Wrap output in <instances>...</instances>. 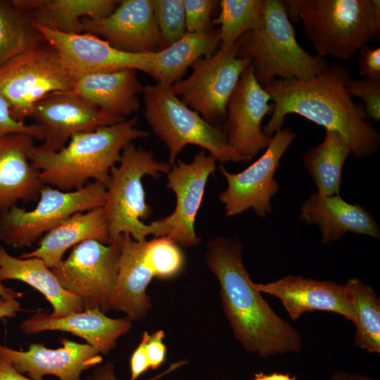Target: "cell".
I'll return each instance as SVG.
<instances>
[{
	"label": "cell",
	"mask_w": 380,
	"mask_h": 380,
	"mask_svg": "<svg viewBox=\"0 0 380 380\" xmlns=\"http://www.w3.org/2000/svg\"><path fill=\"white\" fill-rule=\"evenodd\" d=\"M350 80V70L337 61L309 80L275 79L263 87L274 102L264 134L272 137L282 129L286 115L293 113L339 133L355 158L373 156L379 149L380 134L348 94Z\"/></svg>",
	"instance_id": "1"
},
{
	"label": "cell",
	"mask_w": 380,
	"mask_h": 380,
	"mask_svg": "<svg viewBox=\"0 0 380 380\" xmlns=\"http://www.w3.org/2000/svg\"><path fill=\"white\" fill-rule=\"evenodd\" d=\"M205 263L219 281L223 310L234 335L246 351L267 357L301 350L298 331L254 288L237 239L219 236L211 239Z\"/></svg>",
	"instance_id": "2"
},
{
	"label": "cell",
	"mask_w": 380,
	"mask_h": 380,
	"mask_svg": "<svg viewBox=\"0 0 380 380\" xmlns=\"http://www.w3.org/2000/svg\"><path fill=\"white\" fill-rule=\"evenodd\" d=\"M137 116L72 137L57 152H43L33 144L28 152L44 184L63 191L83 188L90 179L106 186L110 169L120 160L123 149L150 132L137 127Z\"/></svg>",
	"instance_id": "3"
},
{
	"label": "cell",
	"mask_w": 380,
	"mask_h": 380,
	"mask_svg": "<svg viewBox=\"0 0 380 380\" xmlns=\"http://www.w3.org/2000/svg\"><path fill=\"white\" fill-rule=\"evenodd\" d=\"M265 22L235 42L236 57L252 61L258 82L265 87L279 79L309 80L326 70L325 57L311 55L299 45L284 1L264 0Z\"/></svg>",
	"instance_id": "4"
},
{
	"label": "cell",
	"mask_w": 380,
	"mask_h": 380,
	"mask_svg": "<svg viewBox=\"0 0 380 380\" xmlns=\"http://www.w3.org/2000/svg\"><path fill=\"white\" fill-rule=\"evenodd\" d=\"M170 167L168 162L158 160L153 151L133 143L123 149L119 163L110 170L102 207L110 242L123 234H129L139 242L151 234L168 236L169 227L161 219L150 224L143 222L150 217L152 209L146 202L141 180L145 175L158 178Z\"/></svg>",
	"instance_id": "5"
},
{
	"label": "cell",
	"mask_w": 380,
	"mask_h": 380,
	"mask_svg": "<svg viewBox=\"0 0 380 380\" xmlns=\"http://www.w3.org/2000/svg\"><path fill=\"white\" fill-rule=\"evenodd\" d=\"M300 20L317 55L351 60L380 37L379 0H300Z\"/></svg>",
	"instance_id": "6"
},
{
	"label": "cell",
	"mask_w": 380,
	"mask_h": 380,
	"mask_svg": "<svg viewBox=\"0 0 380 380\" xmlns=\"http://www.w3.org/2000/svg\"><path fill=\"white\" fill-rule=\"evenodd\" d=\"M142 94L145 117L153 133L167 147L170 166L189 144L208 151L221 163L250 161L231 148L226 129L205 121L198 112L186 106L172 92L171 87L159 83L146 85Z\"/></svg>",
	"instance_id": "7"
},
{
	"label": "cell",
	"mask_w": 380,
	"mask_h": 380,
	"mask_svg": "<svg viewBox=\"0 0 380 380\" xmlns=\"http://www.w3.org/2000/svg\"><path fill=\"white\" fill-rule=\"evenodd\" d=\"M75 79L44 42L0 65V94L13 118L25 122L37 102L51 93L72 91Z\"/></svg>",
	"instance_id": "8"
},
{
	"label": "cell",
	"mask_w": 380,
	"mask_h": 380,
	"mask_svg": "<svg viewBox=\"0 0 380 380\" xmlns=\"http://www.w3.org/2000/svg\"><path fill=\"white\" fill-rule=\"evenodd\" d=\"M105 201L106 186L99 182L72 191L44 184L33 210H25L15 205L2 212L0 241L13 248L30 247L70 216L103 207Z\"/></svg>",
	"instance_id": "9"
},
{
	"label": "cell",
	"mask_w": 380,
	"mask_h": 380,
	"mask_svg": "<svg viewBox=\"0 0 380 380\" xmlns=\"http://www.w3.org/2000/svg\"><path fill=\"white\" fill-rule=\"evenodd\" d=\"M122 234L109 244L87 240L73 246L59 265L50 268L61 285L77 296L83 310L106 314L118 272Z\"/></svg>",
	"instance_id": "10"
},
{
	"label": "cell",
	"mask_w": 380,
	"mask_h": 380,
	"mask_svg": "<svg viewBox=\"0 0 380 380\" xmlns=\"http://www.w3.org/2000/svg\"><path fill=\"white\" fill-rule=\"evenodd\" d=\"M234 43L226 49L200 58L191 66V75L171 86L172 92L207 122L227 117V106L243 70L252 63L236 57Z\"/></svg>",
	"instance_id": "11"
},
{
	"label": "cell",
	"mask_w": 380,
	"mask_h": 380,
	"mask_svg": "<svg viewBox=\"0 0 380 380\" xmlns=\"http://www.w3.org/2000/svg\"><path fill=\"white\" fill-rule=\"evenodd\" d=\"M296 137L290 128L279 130L271 137L265 153L240 172L231 173L220 165L227 187L220 193L219 199L224 205L227 216L238 215L249 209L261 217L272 212L271 199L279 189L274 175Z\"/></svg>",
	"instance_id": "12"
},
{
	"label": "cell",
	"mask_w": 380,
	"mask_h": 380,
	"mask_svg": "<svg viewBox=\"0 0 380 380\" xmlns=\"http://www.w3.org/2000/svg\"><path fill=\"white\" fill-rule=\"evenodd\" d=\"M30 118L43 131V143L37 148L48 153L61 151L77 134L125 120L103 111L71 91L42 98L34 106Z\"/></svg>",
	"instance_id": "13"
},
{
	"label": "cell",
	"mask_w": 380,
	"mask_h": 380,
	"mask_svg": "<svg viewBox=\"0 0 380 380\" xmlns=\"http://www.w3.org/2000/svg\"><path fill=\"white\" fill-rule=\"evenodd\" d=\"M270 96L258 82L250 64L242 72L227 106L229 145L240 156L252 160L266 149L271 137L262 130L264 117L272 113Z\"/></svg>",
	"instance_id": "14"
},
{
	"label": "cell",
	"mask_w": 380,
	"mask_h": 380,
	"mask_svg": "<svg viewBox=\"0 0 380 380\" xmlns=\"http://www.w3.org/2000/svg\"><path fill=\"white\" fill-rule=\"evenodd\" d=\"M217 162L202 149L191 163L178 159L167 173V186L176 196V205L170 215L160 219L169 227L167 237L179 246L192 247L200 242L195 232V220Z\"/></svg>",
	"instance_id": "15"
},
{
	"label": "cell",
	"mask_w": 380,
	"mask_h": 380,
	"mask_svg": "<svg viewBox=\"0 0 380 380\" xmlns=\"http://www.w3.org/2000/svg\"><path fill=\"white\" fill-rule=\"evenodd\" d=\"M33 25L44 42L59 53L66 68L75 77L124 69L147 73L150 52H125L92 34H65Z\"/></svg>",
	"instance_id": "16"
},
{
	"label": "cell",
	"mask_w": 380,
	"mask_h": 380,
	"mask_svg": "<svg viewBox=\"0 0 380 380\" xmlns=\"http://www.w3.org/2000/svg\"><path fill=\"white\" fill-rule=\"evenodd\" d=\"M83 33L96 36L113 47L129 53L163 49L151 0H122L108 16L83 18Z\"/></svg>",
	"instance_id": "17"
},
{
	"label": "cell",
	"mask_w": 380,
	"mask_h": 380,
	"mask_svg": "<svg viewBox=\"0 0 380 380\" xmlns=\"http://www.w3.org/2000/svg\"><path fill=\"white\" fill-rule=\"evenodd\" d=\"M62 346L49 348L42 343H31L25 351L0 343V355L20 374L33 380L53 375L60 380H82L85 370L99 365L103 356L88 343L59 338Z\"/></svg>",
	"instance_id": "18"
},
{
	"label": "cell",
	"mask_w": 380,
	"mask_h": 380,
	"mask_svg": "<svg viewBox=\"0 0 380 380\" xmlns=\"http://www.w3.org/2000/svg\"><path fill=\"white\" fill-rule=\"evenodd\" d=\"M253 285L260 293L279 298L293 321L308 312L327 311L355 322L354 308L345 284L288 274L272 282H253Z\"/></svg>",
	"instance_id": "19"
},
{
	"label": "cell",
	"mask_w": 380,
	"mask_h": 380,
	"mask_svg": "<svg viewBox=\"0 0 380 380\" xmlns=\"http://www.w3.org/2000/svg\"><path fill=\"white\" fill-rule=\"evenodd\" d=\"M132 322L127 317L111 318L98 309H89L60 317L38 311L19 326L26 334L46 331L71 333L85 340L101 355H107L115 347L118 339L130 331Z\"/></svg>",
	"instance_id": "20"
},
{
	"label": "cell",
	"mask_w": 380,
	"mask_h": 380,
	"mask_svg": "<svg viewBox=\"0 0 380 380\" xmlns=\"http://www.w3.org/2000/svg\"><path fill=\"white\" fill-rule=\"evenodd\" d=\"M144 241L122 234L118 272L108 303L109 310L122 312L132 322L144 319L151 308L146 289L156 277L145 255Z\"/></svg>",
	"instance_id": "21"
},
{
	"label": "cell",
	"mask_w": 380,
	"mask_h": 380,
	"mask_svg": "<svg viewBox=\"0 0 380 380\" xmlns=\"http://www.w3.org/2000/svg\"><path fill=\"white\" fill-rule=\"evenodd\" d=\"M300 219L318 225L324 243L338 241L347 232L380 238V228L372 215L357 203H348L339 194H312L302 203Z\"/></svg>",
	"instance_id": "22"
},
{
	"label": "cell",
	"mask_w": 380,
	"mask_h": 380,
	"mask_svg": "<svg viewBox=\"0 0 380 380\" xmlns=\"http://www.w3.org/2000/svg\"><path fill=\"white\" fill-rule=\"evenodd\" d=\"M34 138L15 133L0 138V211L15 205L18 201H35L44 185L39 171L28 158Z\"/></svg>",
	"instance_id": "23"
},
{
	"label": "cell",
	"mask_w": 380,
	"mask_h": 380,
	"mask_svg": "<svg viewBox=\"0 0 380 380\" xmlns=\"http://www.w3.org/2000/svg\"><path fill=\"white\" fill-rule=\"evenodd\" d=\"M144 87L137 70L124 69L78 76L71 91L111 115L127 119L139 110L138 94Z\"/></svg>",
	"instance_id": "24"
},
{
	"label": "cell",
	"mask_w": 380,
	"mask_h": 380,
	"mask_svg": "<svg viewBox=\"0 0 380 380\" xmlns=\"http://www.w3.org/2000/svg\"><path fill=\"white\" fill-rule=\"evenodd\" d=\"M87 240L104 244L110 243L107 222L102 207L77 213L46 232L34 250L24 253L20 258H38L49 267H56L70 248Z\"/></svg>",
	"instance_id": "25"
},
{
	"label": "cell",
	"mask_w": 380,
	"mask_h": 380,
	"mask_svg": "<svg viewBox=\"0 0 380 380\" xmlns=\"http://www.w3.org/2000/svg\"><path fill=\"white\" fill-rule=\"evenodd\" d=\"M32 22L65 34L83 33L82 19L104 18L118 6L116 0H11Z\"/></svg>",
	"instance_id": "26"
},
{
	"label": "cell",
	"mask_w": 380,
	"mask_h": 380,
	"mask_svg": "<svg viewBox=\"0 0 380 380\" xmlns=\"http://www.w3.org/2000/svg\"><path fill=\"white\" fill-rule=\"evenodd\" d=\"M4 280H18L39 291L51 305L54 317L84 310L80 298L61 285L42 259L12 256L0 244V281Z\"/></svg>",
	"instance_id": "27"
},
{
	"label": "cell",
	"mask_w": 380,
	"mask_h": 380,
	"mask_svg": "<svg viewBox=\"0 0 380 380\" xmlns=\"http://www.w3.org/2000/svg\"><path fill=\"white\" fill-rule=\"evenodd\" d=\"M218 45L219 28L205 32H186L167 47L149 53L147 74L158 83L171 87L182 80L195 61L216 52Z\"/></svg>",
	"instance_id": "28"
},
{
	"label": "cell",
	"mask_w": 380,
	"mask_h": 380,
	"mask_svg": "<svg viewBox=\"0 0 380 380\" xmlns=\"http://www.w3.org/2000/svg\"><path fill=\"white\" fill-rule=\"evenodd\" d=\"M351 154L346 139L335 131L326 130L322 142L307 151L303 163L321 196L339 194L342 170Z\"/></svg>",
	"instance_id": "29"
},
{
	"label": "cell",
	"mask_w": 380,
	"mask_h": 380,
	"mask_svg": "<svg viewBox=\"0 0 380 380\" xmlns=\"http://www.w3.org/2000/svg\"><path fill=\"white\" fill-rule=\"evenodd\" d=\"M355 315V345L369 353L380 354V299L374 290L357 277L345 284Z\"/></svg>",
	"instance_id": "30"
},
{
	"label": "cell",
	"mask_w": 380,
	"mask_h": 380,
	"mask_svg": "<svg viewBox=\"0 0 380 380\" xmlns=\"http://www.w3.org/2000/svg\"><path fill=\"white\" fill-rule=\"evenodd\" d=\"M43 42L27 13L0 0V65Z\"/></svg>",
	"instance_id": "31"
},
{
	"label": "cell",
	"mask_w": 380,
	"mask_h": 380,
	"mask_svg": "<svg viewBox=\"0 0 380 380\" xmlns=\"http://www.w3.org/2000/svg\"><path fill=\"white\" fill-rule=\"evenodd\" d=\"M220 14L213 25H220V49L234 44L245 32L261 27L265 22L264 0H221Z\"/></svg>",
	"instance_id": "32"
},
{
	"label": "cell",
	"mask_w": 380,
	"mask_h": 380,
	"mask_svg": "<svg viewBox=\"0 0 380 380\" xmlns=\"http://www.w3.org/2000/svg\"><path fill=\"white\" fill-rule=\"evenodd\" d=\"M145 255L156 277L170 279L183 269L184 257L178 244L167 236L144 241Z\"/></svg>",
	"instance_id": "33"
},
{
	"label": "cell",
	"mask_w": 380,
	"mask_h": 380,
	"mask_svg": "<svg viewBox=\"0 0 380 380\" xmlns=\"http://www.w3.org/2000/svg\"><path fill=\"white\" fill-rule=\"evenodd\" d=\"M151 3L163 49L186 33L183 0H151Z\"/></svg>",
	"instance_id": "34"
},
{
	"label": "cell",
	"mask_w": 380,
	"mask_h": 380,
	"mask_svg": "<svg viewBox=\"0 0 380 380\" xmlns=\"http://www.w3.org/2000/svg\"><path fill=\"white\" fill-rule=\"evenodd\" d=\"M186 32H205L213 29L212 15L218 6L215 0H183Z\"/></svg>",
	"instance_id": "35"
},
{
	"label": "cell",
	"mask_w": 380,
	"mask_h": 380,
	"mask_svg": "<svg viewBox=\"0 0 380 380\" xmlns=\"http://www.w3.org/2000/svg\"><path fill=\"white\" fill-rule=\"evenodd\" d=\"M346 89L351 97L357 96L362 100L367 117L380 121V80L350 79Z\"/></svg>",
	"instance_id": "36"
},
{
	"label": "cell",
	"mask_w": 380,
	"mask_h": 380,
	"mask_svg": "<svg viewBox=\"0 0 380 380\" xmlns=\"http://www.w3.org/2000/svg\"><path fill=\"white\" fill-rule=\"evenodd\" d=\"M23 133L38 140H43L42 128L33 123L31 125L15 120L11 115L10 106L0 94V138L8 134Z\"/></svg>",
	"instance_id": "37"
},
{
	"label": "cell",
	"mask_w": 380,
	"mask_h": 380,
	"mask_svg": "<svg viewBox=\"0 0 380 380\" xmlns=\"http://www.w3.org/2000/svg\"><path fill=\"white\" fill-rule=\"evenodd\" d=\"M359 75L372 80H380V48L367 45L359 51Z\"/></svg>",
	"instance_id": "38"
},
{
	"label": "cell",
	"mask_w": 380,
	"mask_h": 380,
	"mask_svg": "<svg viewBox=\"0 0 380 380\" xmlns=\"http://www.w3.org/2000/svg\"><path fill=\"white\" fill-rule=\"evenodd\" d=\"M188 362L186 360H180L171 364L169 367L164 371L147 379L146 380H160L163 377L174 372L178 368L185 365ZM84 380H119L115 372V367L111 362H106L102 365H98L94 367L90 374L87 376Z\"/></svg>",
	"instance_id": "39"
},
{
	"label": "cell",
	"mask_w": 380,
	"mask_h": 380,
	"mask_svg": "<svg viewBox=\"0 0 380 380\" xmlns=\"http://www.w3.org/2000/svg\"><path fill=\"white\" fill-rule=\"evenodd\" d=\"M165 333L160 329L155 331L146 343V355L148 360L149 368L153 370L157 369L165 361L166 347L163 343Z\"/></svg>",
	"instance_id": "40"
},
{
	"label": "cell",
	"mask_w": 380,
	"mask_h": 380,
	"mask_svg": "<svg viewBox=\"0 0 380 380\" xmlns=\"http://www.w3.org/2000/svg\"><path fill=\"white\" fill-rule=\"evenodd\" d=\"M150 334L144 331L141 340L130 357V380H137L139 376L149 369L146 355V343Z\"/></svg>",
	"instance_id": "41"
},
{
	"label": "cell",
	"mask_w": 380,
	"mask_h": 380,
	"mask_svg": "<svg viewBox=\"0 0 380 380\" xmlns=\"http://www.w3.org/2000/svg\"><path fill=\"white\" fill-rule=\"evenodd\" d=\"M24 310L17 299L0 298V319L15 317L18 312Z\"/></svg>",
	"instance_id": "42"
},
{
	"label": "cell",
	"mask_w": 380,
	"mask_h": 380,
	"mask_svg": "<svg viewBox=\"0 0 380 380\" xmlns=\"http://www.w3.org/2000/svg\"><path fill=\"white\" fill-rule=\"evenodd\" d=\"M0 380H33L18 372L0 355Z\"/></svg>",
	"instance_id": "43"
},
{
	"label": "cell",
	"mask_w": 380,
	"mask_h": 380,
	"mask_svg": "<svg viewBox=\"0 0 380 380\" xmlns=\"http://www.w3.org/2000/svg\"><path fill=\"white\" fill-rule=\"evenodd\" d=\"M284 2L290 21L300 20V0H287Z\"/></svg>",
	"instance_id": "44"
},
{
	"label": "cell",
	"mask_w": 380,
	"mask_h": 380,
	"mask_svg": "<svg viewBox=\"0 0 380 380\" xmlns=\"http://www.w3.org/2000/svg\"><path fill=\"white\" fill-rule=\"evenodd\" d=\"M331 380H379L373 379L370 376L360 374H352L343 371H336L334 372L331 376Z\"/></svg>",
	"instance_id": "45"
},
{
	"label": "cell",
	"mask_w": 380,
	"mask_h": 380,
	"mask_svg": "<svg viewBox=\"0 0 380 380\" xmlns=\"http://www.w3.org/2000/svg\"><path fill=\"white\" fill-rule=\"evenodd\" d=\"M253 380H296V377L291 376L289 374L272 373L267 374L260 372L254 374Z\"/></svg>",
	"instance_id": "46"
},
{
	"label": "cell",
	"mask_w": 380,
	"mask_h": 380,
	"mask_svg": "<svg viewBox=\"0 0 380 380\" xmlns=\"http://www.w3.org/2000/svg\"><path fill=\"white\" fill-rule=\"evenodd\" d=\"M2 212L0 211V227ZM23 296V293L15 291L14 289L7 287L0 281V298L18 299Z\"/></svg>",
	"instance_id": "47"
}]
</instances>
